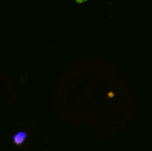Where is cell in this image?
Segmentation results:
<instances>
[{"label": "cell", "mask_w": 152, "mask_h": 151, "mask_svg": "<svg viewBox=\"0 0 152 151\" xmlns=\"http://www.w3.org/2000/svg\"><path fill=\"white\" fill-rule=\"evenodd\" d=\"M26 136H27L26 133H18L14 137V142L17 145H21L25 141V139H26Z\"/></svg>", "instance_id": "1"}, {"label": "cell", "mask_w": 152, "mask_h": 151, "mask_svg": "<svg viewBox=\"0 0 152 151\" xmlns=\"http://www.w3.org/2000/svg\"><path fill=\"white\" fill-rule=\"evenodd\" d=\"M76 2H78V3H82V2H85L86 0H75Z\"/></svg>", "instance_id": "2"}]
</instances>
